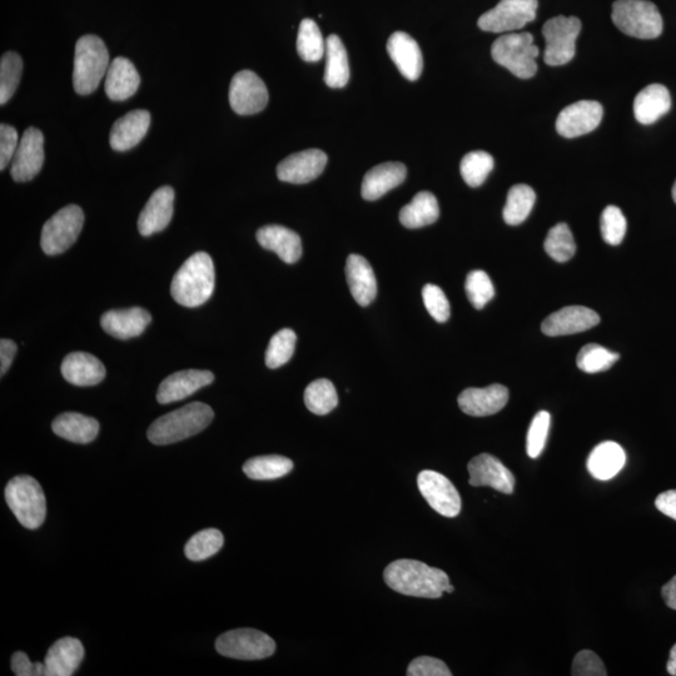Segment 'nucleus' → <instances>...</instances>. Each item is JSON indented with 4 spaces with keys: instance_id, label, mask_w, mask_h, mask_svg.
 Segmentation results:
<instances>
[{
    "instance_id": "31",
    "label": "nucleus",
    "mask_w": 676,
    "mask_h": 676,
    "mask_svg": "<svg viewBox=\"0 0 676 676\" xmlns=\"http://www.w3.org/2000/svg\"><path fill=\"white\" fill-rule=\"evenodd\" d=\"M671 108V97L668 88L663 84H650L636 96L634 114L636 121L644 126L659 121Z\"/></svg>"
},
{
    "instance_id": "52",
    "label": "nucleus",
    "mask_w": 676,
    "mask_h": 676,
    "mask_svg": "<svg viewBox=\"0 0 676 676\" xmlns=\"http://www.w3.org/2000/svg\"><path fill=\"white\" fill-rule=\"evenodd\" d=\"M19 142L21 139H19L17 129L3 123L0 126V169L2 171L12 163Z\"/></svg>"
},
{
    "instance_id": "13",
    "label": "nucleus",
    "mask_w": 676,
    "mask_h": 676,
    "mask_svg": "<svg viewBox=\"0 0 676 676\" xmlns=\"http://www.w3.org/2000/svg\"><path fill=\"white\" fill-rule=\"evenodd\" d=\"M230 104L240 116L260 113L267 107L268 91L265 82L251 71L238 72L230 86Z\"/></svg>"
},
{
    "instance_id": "8",
    "label": "nucleus",
    "mask_w": 676,
    "mask_h": 676,
    "mask_svg": "<svg viewBox=\"0 0 676 676\" xmlns=\"http://www.w3.org/2000/svg\"><path fill=\"white\" fill-rule=\"evenodd\" d=\"M580 32L581 22L576 17L558 16L546 22L543 27L545 63L558 67L573 61Z\"/></svg>"
},
{
    "instance_id": "4",
    "label": "nucleus",
    "mask_w": 676,
    "mask_h": 676,
    "mask_svg": "<svg viewBox=\"0 0 676 676\" xmlns=\"http://www.w3.org/2000/svg\"><path fill=\"white\" fill-rule=\"evenodd\" d=\"M109 64L108 49L101 38L92 34L79 38L74 52V91L81 96L96 91L107 74Z\"/></svg>"
},
{
    "instance_id": "48",
    "label": "nucleus",
    "mask_w": 676,
    "mask_h": 676,
    "mask_svg": "<svg viewBox=\"0 0 676 676\" xmlns=\"http://www.w3.org/2000/svg\"><path fill=\"white\" fill-rule=\"evenodd\" d=\"M551 425V416L548 411H540L536 414L529 427L526 451L531 459H538L543 454L546 440H548Z\"/></svg>"
},
{
    "instance_id": "58",
    "label": "nucleus",
    "mask_w": 676,
    "mask_h": 676,
    "mask_svg": "<svg viewBox=\"0 0 676 676\" xmlns=\"http://www.w3.org/2000/svg\"><path fill=\"white\" fill-rule=\"evenodd\" d=\"M454 590H455L454 586H452V585L450 584L449 586H447V588H446V590H445V593L451 594V593H454Z\"/></svg>"
},
{
    "instance_id": "20",
    "label": "nucleus",
    "mask_w": 676,
    "mask_h": 676,
    "mask_svg": "<svg viewBox=\"0 0 676 676\" xmlns=\"http://www.w3.org/2000/svg\"><path fill=\"white\" fill-rule=\"evenodd\" d=\"M215 381V375L211 371L186 370L176 372L163 380L157 392L159 404H172L187 399L198 390L211 385Z\"/></svg>"
},
{
    "instance_id": "23",
    "label": "nucleus",
    "mask_w": 676,
    "mask_h": 676,
    "mask_svg": "<svg viewBox=\"0 0 676 676\" xmlns=\"http://www.w3.org/2000/svg\"><path fill=\"white\" fill-rule=\"evenodd\" d=\"M387 52L402 76L412 82L420 78L424 59L419 44L409 34L404 32L392 34L387 42Z\"/></svg>"
},
{
    "instance_id": "29",
    "label": "nucleus",
    "mask_w": 676,
    "mask_h": 676,
    "mask_svg": "<svg viewBox=\"0 0 676 676\" xmlns=\"http://www.w3.org/2000/svg\"><path fill=\"white\" fill-rule=\"evenodd\" d=\"M346 277L352 297L360 306H369L377 295V281L374 270L366 260L359 255L347 258Z\"/></svg>"
},
{
    "instance_id": "34",
    "label": "nucleus",
    "mask_w": 676,
    "mask_h": 676,
    "mask_svg": "<svg viewBox=\"0 0 676 676\" xmlns=\"http://www.w3.org/2000/svg\"><path fill=\"white\" fill-rule=\"evenodd\" d=\"M440 207L436 197L430 192H420L409 205L402 208L400 222L406 228H421L430 226L439 220Z\"/></svg>"
},
{
    "instance_id": "12",
    "label": "nucleus",
    "mask_w": 676,
    "mask_h": 676,
    "mask_svg": "<svg viewBox=\"0 0 676 676\" xmlns=\"http://www.w3.org/2000/svg\"><path fill=\"white\" fill-rule=\"evenodd\" d=\"M421 495L432 509L445 518H456L461 511L459 491L446 476L432 470L421 471L417 476Z\"/></svg>"
},
{
    "instance_id": "54",
    "label": "nucleus",
    "mask_w": 676,
    "mask_h": 676,
    "mask_svg": "<svg viewBox=\"0 0 676 676\" xmlns=\"http://www.w3.org/2000/svg\"><path fill=\"white\" fill-rule=\"evenodd\" d=\"M17 351L16 342L2 338V341H0V375H6L8 370L11 369Z\"/></svg>"
},
{
    "instance_id": "39",
    "label": "nucleus",
    "mask_w": 676,
    "mask_h": 676,
    "mask_svg": "<svg viewBox=\"0 0 676 676\" xmlns=\"http://www.w3.org/2000/svg\"><path fill=\"white\" fill-rule=\"evenodd\" d=\"M305 405L315 415H327L338 405V396L331 381H313L305 391Z\"/></svg>"
},
{
    "instance_id": "2",
    "label": "nucleus",
    "mask_w": 676,
    "mask_h": 676,
    "mask_svg": "<svg viewBox=\"0 0 676 676\" xmlns=\"http://www.w3.org/2000/svg\"><path fill=\"white\" fill-rule=\"evenodd\" d=\"M215 285L216 272L211 256L197 252L183 263L173 277L171 295L178 305L200 307L210 300Z\"/></svg>"
},
{
    "instance_id": "36",
    "label": "nucleus",
    "mask_w": 676,
    "mask_h": 676,
    "mask_svg": "<svg viewBox=\"0 0 676 676\" xmlns=\"http://www.w3.org/2000/svg\"><path fill=\"white\" fill-rule=\"evenodd\" d=\"M293 462L278 455L258 456L246 461L243 472L252 480L270 481L290 474Z\"/></svg>"
},
{
    "instance_id": "57",
    "label": "nucleus",
    "mask_w": 676,
    "mask_h": 676,
    "mask_svg": "<svg viewBox=\"0 0 676 676\" xmlns=\"http://www.w3.org/2000/svg\"><path fill=\"white\" fill-rule=\"evenodd\" d=\"M666 668H668V673L670 675L676 676V644L670 650V658Z\"/></svg>"
},
{
    "instance_id": "19",
    "label": "nucleus",
    "mask_w": 676,
    "mask_h": 676,
    "mask_svg": "<svg viewBox=\"0 0 676 676\" xmlns=\"http://www.w3.org/2000/svg\"><path fill=\"white\" fill-rule=\"evenodd\" d=\"M175 212V191L163 186L153 193L138 218V231L144 237L166 230Z\"/></svg>"
},
{
    "instance_id": "40",
    "label": "nucleus",
    "mask_w": 676,
    "mask_h": 676,
    "mask_svg": "<svg viewBox=\"0 0 676 676\" xmlns=\"http://www.w3.org/2000/svg\"><path fill=\"white\" fill-rule=\"evenodd\" d=\"M494 164V158L490 153L484 151L467 153L461 161V176L470 187H480L494 169Z\"/></svg>"
},
{
    "instance_id": "18",
    "label": "nucleus",
    "mask_w": 676,
    "mask_h": 676,
    "mask_svg": "<svg viewBox=\"0 0 676 676\" xmlns=\"http://www.w3.org/2000/svg\"><path fill=\"white\" fill-rule=\"evenodd\" d=\"M600 323V316L584 306L561 308L545 318L541 330L546 336H566L590 330Z\"/></svg>"
},
{
    "instance_id": "59",
    "label": "nucleus",
    "mask_w": 676,
    "mask_h": 676,
    "mask_svg": "<svg viewBox=\"0 0 676 676\" xmlns=\"http://www.w3.org/2000/svg\"><path fill=\"white\" fill-rule=\"evenodd\" d=\"M671 193H673V200L676 203V181L674 183L673 192H671Z\"/></svg>"
},
{
    "instance_id": "53",
    "label": "nucleus",
    "mask_w": 676,
    "mask_h": 676,
    "mask_svg": "<svg viewBox=\"0 0 676 676\" xmlns=\"http://www.w3.org/2000/svg\"><path fill=\"white\" fill-rule=\"evenodd\" d=\"M12 670L17 676H42L46 675V664L32 663L26 653L17 651L12 656Z\"/></svg>"
},
{
    "instance_id": "30",
    "label": "nucleus",
    "mask_w": 676,
    "mask_h": 676,
    "mask_svg": "<svg viewBox=\"0 0 676 676\" xmlns=\"http://www.w3.org/2000/svg\"><path fill=\"white\" fill-rule=\"evenodd\" d=\"M141 77L136 67L127 58L118 57L109 64L104 91L112 101L121 102L138 91Z\"/></svg>"
},
{
    "instance_id": "1",
    "label": "nucleus",
    "mask_w": 676,
    "mask_h": 676,
    "mask_svg": "<svg viewBox=\"0 0 676 676\" xmlns=\"http://www.w3.org/2000/svg\"><path fill=\"white\" fill-rule=\"evenodd\" d=\"M384 578L392 590L415 598L440 599L450 585L445 571L409 559L396 560L387 566Z\"/></svg>"
},
{
    "instance_id": "37",
    "label": "nucleus",
    "mask_w": 676,
    "mask_h": 676,
    "mask_svg": "<svg viewBox=\"0 0 676 676\" xmlns=\"http://www.w3.org/2000/svg\"><path fill=\"white\" fill-rule=\"evenodd\" d=\"M536 202L533 188L526 185H516L507 193L504 208V221L509 226H519L530 216Z\"/></svg>"
},
{
    "instance_id": "27",
    "label": "nucleus",
    "mask_w": 676,
    "mask_h": 676,
    "mask_svg": "<svg viewBox=\"0 0 676 676\" xmlns=\"http://www.w3.org/2000/svg\"><path fill=\"white\" fill-rule=\"evenodd\" d=\"M106 367L87 352H73L64 359L62 375L69 384L79 387L96 386L106 377Z\"/></svg>"
},
{
    "instance_id": "33",
    "label": "nucleus",
    "mask_w": 676,
    "mask_h": 676,
    "mask_svg": "<svg viewBox=\"0 0 676 676\" xmlns=\"http://www.w3.org/2000/svg\"><path fill=\"white\" fill-rule=\"evenodd\" d=\"M52 430L64 440L76 442V444H89L96 440L99 424L93 417L77 414V412H66L53 421Z\"/></svg>"
},
{
    "instance_id": "17",
    "label": "nucleus",
    "mask_w": 676,
    "mask_h": 676,
    "mask_svg": "<svg viewBox=\"0 0 676 676\" xmlns=\"http://www.w3.org/2000/svg\"><path fill=\"white\" fill-rule=\"evenodd\" d=\"M467 469H469L471 486H489L502 494H513L515 487L513 472L495 456L489 454L476 456L469 462Z\"/></svg>"
},
{
    "instance_id": "24",
    "label": "nucleus",
    "mask_w": 676,
    "mask_h": 676,
    "mask_svg": "<svg viewBox=\"0 0 676 676\" xmlns=\"http://www.w3.org/2000/svg\"><path fill=\"white\" fill-rule=\"evenodd\" d=\"M151 126V114L144 109L129 112L113 124L109 143L114 151L124 152L136 147Z\"/></svg>"
},
{
    "instance_id": "11",
    "label": "nucleus",
    "mask_w": 676,
    "mask_h": 676,
    "mask_svg": "<svg viewBox=\"0 0 676 676\" xmlns=\"http://www.w3.org/2000/svg\"><path fill=\"white\" fill-rule=\"evenodd\" d=\"M538 7V0H501L494 9L482 14L477 24L481 31L490 33L520 31L535 21Z\"/></svg>"
},
{
    "instance_id": "50",
    "label": "nucleus",
    "mask_w": 676,
    "mask_h": 676,
    "mask_svg": "<svg viewBox=\"0 0 676 676\" xmlns=\"http://www.w3.org/2000/svg\"><path fill=\"white\" fill-rule=\"evenodd\" d=\"M571 674L574 676H606L603 661L591 650H583L575 656Z\"/></svg>"
},
{
    "instance_id": "56",
    "label": "nucleus",
    "mask_w": 676,
    "mask_h": 676,
    "mask_svg": "<svg viewBox=\"0 0 676 676\" xmlns=\"http://www.w3.org/2000/svg\"><path fill=\"white\" fill-rule=\"evenodd\" d=\"M661 596L670 609L676 610V575L663 586Z\"/></svg>"
},
{
    "instance_id": "25",
    "label": "nucleus",
    "mask_w": 676,
    "mask_h": 676,
    "mask_svg": "<svg viewBox=\"0 0 676 676\" xmlns=\"http://www.w3.org/2000/svg\"><path fill=\"white\" fill-rule=\"evenodd\" d=\"M407 169L399 162H387L379 164L366 173L362 182V197L366 201H376L387 192L399 187L404 183Z\"/></svg>"
},
{
    "instance_id": "41",
    "label": "nucleus",
    "mask_w": 676,
    "mask_h": 676,
    "mask_svg": "<svg viewBox=\"0 0 676 676\" xmlns=\"http://www.w3.org/2000/svg\"><path fill=\"white\" fill-rule=\"evenodd\" d=\"M225 544V538L220 530L206 529L193 535L188 541L185 554L191 561H203L212 558Z\"/></svg>"
},
{
    "instance_id": "45",
    "label": "nucleus",
    "mask_w": 676,
    "mask_h": 676,
    "mask_svg": "<svg viewBox=\"0 0 676 676\" xmlns=\"http://www.w3.org/2000/svg\"><path fill=\"white\" fill-rule=\"evenodd\" d=\"M297 336L291 328H283L271 338L266 351V365L268 369H278L292 359L295 354Z\"/></svg>"
},
{
    "instance_id": "6",
    "label": "nucleus",
    "mask_w": 676,
    "mask_h": 676,
    "mask_svg": "<svg viewBox=\"0 0 676 676\" xmlns=\"http://www.w3.org/2000/svg\"><path fill=\"white\" fill-rule=\"evenodd\" d=\"M492 59L521 79L533 78L538 72L539 48L533 34L507 33L497 38L491 47Z\"/></svg>"
},
{
    "instance_id": "46",
    "label": "nucleus",
    "mask_w": 676,
    "mask_h": 676,
    "mask_svg": "<svg viewBox=\"0 0 676 676\" xmlns=\"http://www.w3.org/2000/svg\"><path fill=\"white\" fill-rule=\"evenodd\" d=\"M465 290L467 298L476 310H482L495 296V288L491 278L481 270L472 271L466 278Z\"/></svg>"
},
{
    "instance_id": "35",
    "label": "nucleus",
    "mask_w": 676,
    "mask_h": 676,
    "mask_svg": "<svg viewBox=\"0 0 676 676\" xmlns=\"http://www.w3.org/2000/svg\"><path fill=\"white\" fill-rule=\"evenodd\" d=\"M325 82L328 87L342 88L350 81V64L346 48L336 34L326 41Z\"/></svg>"
},
{
    "instance_id": "38",
    "label": "nucleus",
    "mask_w": 676,
    "mask_h": 676,
    "mask_svg": "<svg viewBox=\"0 0 676 676\" xmlns=\"http://www.w3.org/2000/svg\"><path fill=\"white\" fill-rule=\"evenodd\" d=\"M297 52L303 61L315 63L321 61L326 53V42L320 28L312 19H303L298 29Z\"/></svg>"
},
{
    "instance_id": "14",
    "label": "nucleus",
    "mask_w": 676,
    "mask_h": 676,
    "mask_svg": "<svg viewBox=\"0 0 676 676\" xmlns=\"http://www.w3.org/2000/svg\"><path fill=\"white\" fill-rule=\"evenodd\" d=\"M44 163V136L38 128L24 132L14 154L11 175L16 182H28L41 172Z\"/></svg>"
},
{
    "instance_id": "32",
    "label": "nucleus",
    "mask_w": 676,
    "mask_h": 676,
    "mask_svg": "<svg viewBox=\"0 0 676 676\" xmlns=\"http://www.w3.org/2000/svg\"><path fill=\"white\" fill-rule=\"evenodd\" d=\"M623 447L613 441H605L595 447L588 459V470L594 479L608 481L619 474L625 465Z\"/></svg>"
},
{
    "instance_id": "43",
    "label": "nucleus",
    "mask_w": 676,
    "mask_h": 676,
    "mask_svg": "<svg viewBox=\"0 0 676 676\" xmlns=\"http://www.w3.org/2000/svg\"><path fill=\"white\" fill-rule=\"evenodd\" d=\"M23 73V61L19 54L8 52L0 61V104L4 106L16 93Z\"/></svg>"
},
{
    "instance_id": "55",
    "label": "nucleus",
    "mask_w": 676,
    "mask_h": 676,
    "mask_svg": "<svg viewBox=\"0 0 676 676\" xmlns=\"http://www.w3.org/2000/svg\"><path fill=\"white\" fill-rule=\"evenodd\" d=\"M655 506L661 514L676 521V490L665 491L656 497Z\"/></svg>"
},
{
    "instance_id": "3",
    "label": "nucleus",
    "mask_w": 676,
    "mask_h": 676,
    "mask_svg": "<svg viewBox=\"0 0 676 676\" xmlns=\"http://www.w3.org/2000/svg\"><path fill=\"white\" fill-rule=\"evenodd\" d=\"M215 412L202 402L181 407L159 417L148 429V439L154 445H171L190 439L210 426Z\"/></svg>"
},
{
    "instance_id": "44",
    "label": "nucleus",
    "mask_w": 676,
    "mask_h": 676,
    "mask_svg": "<svg viewBox=\"0 0 676 676\" xmlns=\"http://www.w3.org/2000/svg\"><path fill=\"white\" fill-rule=\"evenodd\" d=\"M619 359L620 355L616 352L600 345L589 344L580 350L576 364L586 374H598V372L608 371Z\"/></svg>"
},
{
    "instance_id": "21",
    "label": "nucleus",
    "mask_w": 676,
    "mask_h": 676,
    "mask_svg": "<svg viewBox=\"0 0 676 676\" xmlns=\"http://www.w3.org/2000/svg\"><path fill=\"white\" fill-rule=\"evenodd\" d=\"M509 401V390L502 385H491L485 389H466L459 396V406L466 415L485 417L500 412Z\"/></svg>"
},
{
    "instance_id": "10",
    "label": "nucleus",
    "mask_w": 676,
    "mask_h": 676,
    "mask_svg": "<svg viewBox=\"0 0 676 676\" xmlns=\"http://www.w3.org/2000/svg\"><path fill=\"white\" fill-rule=\"evenodd\" d=\"M218 653L237 660H262L276 651L275 640L260 630L237 629L227 631L216 641Z\"/></svg>"
},
{
    "instance_id": "28",
    "label": "nucleus",
    "mask_w": 676,
    "mask_h": 676,
    "mask_svg": "<svg viewBox=\"0 0 676 676\" xmlns=\"http://www.w3.org/2000/svg\"><path fill=\"white\" fill-rule=\"evenodd\" d=\"M257 241L265 250L275 252L283 262L292 265L302 256V242L296 232L282 226H265L257 232Z\"/></svg>"
},
{
    "instance_id": "49",
    "label": "nucleus",
    "mask_w": 676,
    "mask_h": 676,
    "mask_svg": "<svg viewBox=\"0 0 676 676\" xmlns=\"http://www.w3.org/2000/svg\"><path fill=\"white\" fill-rule=\"evenodd\" d=\"M426 310L435 321L444 323L450 318V302L439 286L426 285L422 290Z\"/></svg>"
},
{
    "instance_id": "47",
    "label": "nucleus",
    "mask_w": 676,
    "mask_h": 676,
    "mask_svg": "<svg viewBox=\"0 0 676 676\" xmlns=\"http://www.w3.org/2000/svg\"><path fill=\"white\" fill-rule=\"evenodd\" d=\"M626 218L619 207L608 206L605 208L600 220L601 235L610 246H619L626 235Z\"/></svg>"
},
{
    "instance_id": "5",
    "label": "nucleus",
    "mask_w": 676,
    "mask_h": 676,
    "mask_svg": "<svg viewBox=\"0 0 676 676\" xmlns=\"http://www.w3.org/2000/svg\"><path fill=\"white\" fill-rule=\"evenodd\" d=\"M6 501L24 528L36 530L47 516V500L42 486L28 475L16 476L6 487Z\"/></svg>"
},
{
    "instance_id": "42",
    "label": "nucleus",
    "mask_w": 676,
    "mask_h": 676,
    "mask_svg": "<svg viewBox=\"0 0 676 676\" xmlns=\"http://www.w3.org/2000/svg\"><path fill=\"white\" fill-rule=\"evenodd\" d=\"M545 251L554 261L564 263L571 260L576 252L573 233L566 223L551 228L544 243Z\"/></svg>"
},
{
    "instance_id": "22",
    "label": "nucleus",
    "mask_w": 676,
    "mask_h": 676,
    "mask_svg": "<svg viewBox=\"0 0 676 676\" xmlns=\"http://www.w3.org/2000/svg\"><path fill=\"white\" fill-rule=\"evenodd\" d=\"M152 321L151 313L141 307L112 310L104 313L101 325L104 331L119 340L141 336Z\"/></svg>"
},
{
    "instance_id": "15",
    "label": "nucleus",
    "mask_w": 676,
    "mask_h": 676,
    "mask_svg": "<svg viewBox=\"0 0 676 676\" xmlns=\"http://www.w3.org/2000/svg\"><path fill=\"white\" fill-rule=\"evenodd\" d=\"M604 109L599 102L580 101L563 109L556 119V131L565 138H576L593 132L603 119Z\"/></svg>"
},
{
    "instance_id": "7",
    "label": "nucleus",
    "mask_w": 676,
    "mask_h": 676,
    "mask_svg": "<svg viewBox=\"0 0 676 676\" xmlns=\"http://www.w3.org/2000/svg\"><path fill=\"white\" fill-rule=\"evenodd\" d=\"M616 28L626 36L655 39L663 33V18L654 3L646 0H616L611 14Z\"/></svg>"
},
{
    "instance_id": "9",
    "label": "nucleus",
    "mask_w": 676,
    "mask_h": 676,
    "mask_svg": "<svg viewBox=\"0 0 676 676\" xmlns=\"http://www.w3.org/2000/svg\"><path fill=\"white\" fill-rule=\"evenodd\" d=\"M83 225L84 213L81 207L69 205L62 208L43 226V252L48 256H57L69 250L78 240Z\"/></svg>"
},
{
    "instance_id": "26",
    "label": "nucleus",
    "mask_w": 676,
    "mask_h": 676,
    "mask_svg": "<svg viewBox=\"0 0 676 676\" xmlns=\"http://www.w3.org/2000/svg\"><path fill=\"white\" fill-rule=\"evenodd\" d=\"M84 659V648L78 639L62 638L56 641L46 655V676H71Z\"/></svg>"
},
{
    "instance_id": "51",
    "label": "nucleus",
    "mask_w": 676,
    "mask_h": 676,
    "mask_svg": "<svg viewBox=\"0 0 676 676\" xmlns=\"http://www.w3.org/2000/svg\"><path fill=\"white\" fill-rule=\"evenodd\" d=\"M409 676H451L452 673L444 661L431 656H420L411 661L409 669H407Z\"/></svg>"
},
{
    "instance_id": "16",
    "label": "nucleus",
    "mask_w": 676,
    "mask_h": 676,
    "mask_svg": "<svg viewBox=\"0 0 676 676\" xmlns=\"http://www.w3.org/2000/svg\"><path fill=\"white\" fill-rule=\"evenodd\" d=\"M328 158L320 149L293 153L278 164V180L293 185H305L322 175L327 166Z\"/></svg>"
}]
</instances>
